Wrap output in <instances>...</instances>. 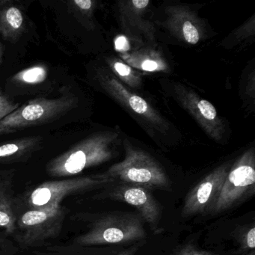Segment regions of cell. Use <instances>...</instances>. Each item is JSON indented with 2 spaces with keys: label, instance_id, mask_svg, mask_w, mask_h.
I'll list each match as a JSON object with an SVG mask.
<instances>
[{
  "label": "cell",
  "instance_id": "obj_1",
  "mask_svg": "<svg viewBox=\"0 0 255 255\" xmlns=\"http://www.w3.org/2000/svg\"><path fill=\"white\" fill-rule=\"evenodd\" d=\"M119 140V133L116 131L93 134L50 160L46 171L53 177H72L105 163L114 156Z\"/></svg>",
  "mask_w": 255,
  "mask_h": 255
},
{
  "label": "cell",
  "instance_id": "obj_2",
  "mask_svg": "<svg viewBox=\"0 0 255 255\" xmlns=\"http://www.w3.org/2000/svg\"><path fill=\"white\" fill-rule=\"evenodd\" d=\"M125 157L112 165L104 174L122 183L147 189L170 188V180L160 164L147 152L135 147L130 141H124Z\"/></svg>",
  "mask_w": 255,
  "mask_h": 255
},
{
  "label": "cell",
  "instance_id": "obj_3",
  "mask_svg": "<svg viewBox=\"0 0 255 255\" xmlns=\"http://www.w3.org/2000/svg\"><path fill=\"white\" fill-rule=\"evenodd\" d=\"M115 180L103 173L62 180L44 182L20 198L14 199L15 210L20 207L25 210H41L54 205H61L67 197L89 192L103 187Z\"/></svg>",
  "mask_w": 255,
  "mask_h": 255
},
{
  "label": "cell",
  "instance_id": "obj_4",
  "mask_svg": "<svg viewBox=\"0 0 255 255\" xmlns=\"http://www.w3.org/2000/svg\"><path fill=\"white\" fill-rule=\"evenodd\" d=\"M143 222L139 214L109 213L95 219L87 232L74 239V244L86 247L139 241L146 237Z\"/></svg>",
  "mask_w": 255,
  "mask_h": 255
},
{
  "label": "cell",
  "instance_id": "obj_5",
  "mask_svg": "<svg viewBox=\"0 0 255 255\" xmlns=\"http://www.w3.org/2000/svg\"><path fill=\"white\" fill-rule=\"evenodd\" d=\"M66 214V209L62 205L23 210L17 214L12 237L23 249L42 246L59 235Z\"/></svg>",
  "mask_w": 255,
  "mask_h": 255
},
{
  "label": "cell",
  "instance_id": "obj_6",
  "mask_svg": "<svg viewBox=\"0 0 255 255\" xmlns=\"http://www.w3.org/2000/svg\"><path fill=\"white\" fill-rule=\"evenodd\" d=\"M77 103V98L71 95L54 99L32 100L0 121V135L48 123L72 110Z\"/></svg>",
  "mask_w": 255,
  "mask_h": 255
},
{
  "label": "cell",
  "instance_id": "obj_7",
  "mask_svg": "<svg viewBox=\"0 0 255 255\" xmlns=\"http://www.w3.org/2000/svg\"><path fill=\"white\" fill-rule=\"evenodd\" d=\"M255 192V152L246 150L228 171L219 197L210 213L226 211L252 196Z\"/></svg>",
  "mask_w": 255,
  "mask_h": 255
},
{
  "label": "cell",
  "instance_id": "obj_8",
  "mask_svg": "<svg viewBox=\"0 0 255 255\" xmlns=\"http://www.w3.org/2000/svg\"><path fill=\"white\" fill-rule=\"evenodd\" d=\"M101 87L130 114L135 115L147 125L156 130L165 132L168 129L166 121L144 98L132 93L107 70L100 69L97 72Z\"/></svg>",
  "mask_w": 255,
  "mask_h": 255
},
{
  "label": "cell",
  "instance_id": "obj_9",
  "mask_svg": "<svg viewBox=\"0 0 255 255\" xmlns=\"http://www.w3.org/2000/svg\"><path fill=\"white\" fill-rule=\"evenodd\" d=\"M174 89L179 102L207 135L215 141H222L225 132V124L214 106L180 83H176Z\"/></svg>",
  "mask_w": 255,
  "mask_h": 255
},
{
  "label": "cell",
  "instance_id": "obj_10",
  "mask_svg": "<svg viewBox=\"0 0 255 255\" xmlns=\"http://www.w3.org/2000/svg\"><path fill=\"white\" fill-rule=\"evenodd\" d=\"M231 167L228 162L215 168L188 193L182 209L183 217L210 213Z\"/></svg>",
  "mask_w": 255,
  "mask_h": 255
},
{
  "label": "cell",
  "instance_id": "obj_11",
  "mask_svg": "<svg viewBox=\"0 0 255 255\" xmlns=\"http://www.w3.org/2000/svg\"><path fill=\"white\" fill-rule=\"evenodd\" d=\"M149 0L120 1L118 3L119 20L125 32L134 41H146L153 45L156 41V29L144 17Z\"/></svg>",
  "mask_w": 255,
  "mask_h": 255
},
{
  "label": "cell",
  "instance_id": "obj_12",
  "mask_svg": "<svg viewBox=\"0 0 255 255\" xmlns=\"http://www.w3.org/2000/svg\"><path fill=\"white\" fill-rule=\"evenodd\" d=\"M107 196L135 207L143 221L152 229H158L162 218V208L148 189L122 183L112 189Z\"/></svg>",
  "mask_w": 255,
  "mask_h": 255
},
{
  "label": "cell",
  "instance_id": "obj_13",
  "mask_svg": "<svg viewBox=\"0 0 255 255\" xmlns=\"http://www.w3.org/2000/svg\"><path fill=\"white\" fill-rule=\"evenodd\" d=\"M165 26L179 39L191 45L199 42L203 36L201 20L193 11L186 7L169 6L165 9Z\"/></svg>",
  "mask_w": 255,
  "mask_h": 255
},
{
  "label": "cell",
  "instance_id": "obj_14",
  "mask_svg": "<svg viewBox=\"0 0 255 255\" xmlns=\"http://www.w3.org/2000/svg\"><path fill=\"white\" fill-rule=\"evenodd\" d=\"M15 170L0 171V228L7 235L12 237L15 231L16 215L14 207V180Z\"/></svg>",
  "mask_w": 255,
  "mask_h": 255
},
{
  "label": "cell",
  "instance_id": "obj_15",
  "mask_svg": "<svg viewBox=\"0 0 255 255\" xmlns=\"http://www.w3.org/2000/svg\"><path fill=\"white\" fill-rule=\"evenodd\" d=\"M41 137H23L0 143V163H11L24 161L38 150Z\"/></svg>",
  "mask_w": 255,
  "mask_h": 255
},
{
  "label": "cell",
  "instance_id": "obj_16",
  "mask_svg": "<svg viewBox=\"0 0 255 255\" xmlns=\"http://www.w3.org/2000/svg\"><path fill=\"white\" fill-rule=\"evenodd\" d=\"M5 4L0 8V34L5 39L14 41L24 30L25 17L19 7Z\"/></svg>",
  "mask_w": 255,
  "mask_h": 255
},
{
  "label": "cell",
  "instance_id": "obj_17",
  "mask_svg": "<svg viewBox=\"0 0 255 255\" xmlns=\"http://www.w3.org/2000/svg\"><path fill=\"white\" fill-rule=\"evenodd\" d=\"M121 57L130 65L146 72H159L168 68L165 61L159 53L153 50H141L131 53H122Z\"/></svg>",
  "mask_w": 255,
  "mask_h": 255
},
{
  "label": "cell",
  "instance_id": "obj_18",
  "mask_svg": "<svg viewBox=\"0 0 255 255\" xmlns=\"http://www.w3.org/2000/svg\"><path fill=\"white\" fill-rule=\"evenodd\" d=\"M106 62L112 70L113 75L119 81L122 83H125L132 88H137L141 86V75L134 71L129 65L114 57L108 58L106 59Z\"/></svg>",
  "mask_w": 255,
  "mask_h": 255
},
{
  "label": "cell",
  "instance_id": "obj_19",
  "mask_svg": "<svg viewBox=\"0 0 255 255\" xmlns=\"http://www.w3.org/2000/svg\"><path fill=\"white\" fill-rule=\"evenodd\" d=\"M48 72L46 67L43 65H35L17 73L13 80L20 84L33 86L45 81Z\"/></svg>",
  "mask_w": 255,
  "mask_h": 255
},
{
  "label": "cell",
  "instance_id": "obj_20",
  "mask_svg": "<svg viewBox=\"0 0 255 255\" xmlns=\"http://www.w3.org/2000/svg\"><path fill=\"white\" fill-rule=\"evenodd\" d=\"M83 247L74 244L68 246H52L47 248L44 252L38 255H95L85 253Z\"/></svg>",
  "mask_w": 255,
  "mask_h": 255
},
{
  "label": "cell",
  "instance_id": "obj_21",
  "mask_svg": "<svg viewBox=\"0 0 255 255\" xmlns=\"http://www.w3.org/2000/svg\"><path fill=\"white\" fill-rule=\"evenodd\" d=\"M240 243V249L243 253H247L251 251L255 250V228L252 225L246 231L241 234L239 237Z\"/></svg>",
  "mask_w": 255,
  "mask_h": 255
},
{
  "label": "cell",
  "instance_id": "obj_22",
  "mask_svg": "<svg viewBox=\"0 0 255 255\" xmlns=\"http://www.w3.org/2000/svg\"><path fill=\"white\" fill-rule=\"evenodd\" d=\"M71 3L74 6V10L79 11L82 17L87 19L92 18L95 2L92 0H74Z\"/></svg>",
  "mask_w": 255,
  "mask_h": 255
},
{
  "label": "cell",
  "instance_id": "obj_23",
  "mask_svg": "<svg viewBox=\"0 0 255 255\" xmlns=\"http://www.w3.org/2000/svg\"><path fill=\"white\" fill-rule=\"evenodd\" d=\"M20 107V104L11 101L0 91V121L5 119Z\"/></svg>",
  "mask_w": 255,
  "mask_h": 255
},
{
  "label": "cell",
  "instance_id": "obj_24",
  "mask_svg": "<svg viewBox=\"0 0 255 255\" xmlns=\"http://www.w3.org/2000/svg\"><path fill=\"white\" fill-rule=\"evenodd\" d=\"M18 251V248L7 236L0 234V255H15Z\"/></svg>",
  "mask_w": 255,
  "mask_h": 255
},
{
  "label": "cell",
  "instance_id": "obj_25",
  "mask_svg": "<svg viewBox=\"0 0 255 255\" xmlns=\"http://www.w3.org/2000/svg\"><path fill=\"white\" fill-rule=\"evenodd\" d=\"M176 255H214L209 252L198 250L192 245H186L177 252Z\"/></svg>",
  "mask_w": 255,
  "mask_h": 255
},
{
  "label": "cell",
  "instance_id": "obj_26",
  "mask_svg": "<svg viewBox=\"0 0 255 255\" xmlns=\"http://www.w3.org/2000/svg\"><path fill=\"white\" fill-rule=\"evenodd\" d=\"M115 46H116V50L122 53V54L126 53L130 48L128 39L125 36L118 37L115 42Z\"/></svg>",
  "mask_w": 255,
  "mask_h": 255
},
{
  "label": "cell",
  "instance_id": "obj_27",
  "mask_svg": "<svg viewBox=\"0 0 255 255\" xmlns=\"http://www.w3.org/2000/svg\"><path fill=\"white\" fill-rule=\"evenodd\" d=\"M138 249V246H134V247L130 248L128 250L123 251V252H120L116 255H135Z\"/></svg>",
  "mask_w": 255,
  "mask_h": 255
},
{
  "label": "cell",
  "instance_id": "obj_28",
  "mask_svg": "<svg viewBox=\"0 0 255 255\" xmlns=\"http://www.w3.org/2000/svg\"><path fill=\"white\" fill-rule=\"evenodd\" d=\"M2 56H3V50H2V47L0 44V65L2 62Z\"/></svg>",
  "mask_w": 255,
  "mask_h": 255
},
{
  "label": "cell",
  "instance_id": "obj_29",
  "mask_svg": "<svg viewBox=\"0 0 255 255\" xmlns=\"http://www.w3.org/2000/svg\"><path fill=\"white\" fill-rule=\"evenodd\" d=\"M243 255H255V250L251 251V252H247V253H245Z\"/></svg>",
  "mask_w": 255,
  "mask_h": 255
}]
</instances>
